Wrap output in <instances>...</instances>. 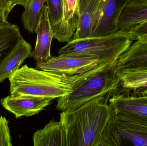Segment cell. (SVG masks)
<instances>
[{"label": "cell", "mask_w": 147, "mask_h": 146, "mask_svg": "<svg viewBox=\"0 0 147 146\" xmlns=\"http://www.w3.org/2000/svg\"><path fill=\"white\" fill-rule=\"evenodd\" d=\"M46 0H29L21 15L23 27L29 33L34 32L38 20Z\"/></svg>", "instance_id": "17"}, {"label": "cell", "mask_w": 147, "mask_h": 146, "mask_svg": "<svg viewBox=\"0 0 147 146\" xmlns=\"http://www.w3.org/2000/svg\"><path fill=\"white\" fill-rule=\"evenodd\" d=\"M49 20L53 32L58 28L63 18V0H46Z\"/></svg>", "instance_id": "19"}, {"label": "cell", "mask_w": 147, "mask_h": 146, "mask_svg": "<svg viewBox=\"0 0 147 146\" xmlns=\"http://www.w3.org/2000/svg\"><path fill=\"white\" fill-rule=\"evenodd\" d=\"M130 1L136 3H141L146 2L147 0H131Z\"/></svg>", "instance_id": "27"}, {"label": "cell", "mask_w": 147, "mask_h": 146, "mask_svg": "<svg viewBox=\"0 0 147 146\" xmlns=\"http://www.w3.org/2000/svg\"><path fill=\"white\" fill-rule=\"evenodd\" d=\"M77 75H65L25 65L9 79L12 95H27L53 99L72 91Z\"/></svg>", "instance_id": "3"}, {"label": "cell", "mask_w": 147, "mask_h": 146, "mask_svg": "<svg viewBox=\"0 0 147 146\" xmlns=\"http://www.w3.org/2000/svg\"><path fill=\"white\" fill-rule=\"evenodd\" d=\"M120 86L122 88L136 90L147 82V67L124 72L119 75Z\"/></svg>", "instance_id": "18"}, {"label": "cell", "mask_w": 147, "mask_h": 146, "mask_svg": "<svg viewBox=\"0 0 147 146\" xmlns=\"http://www.w3.org/2000/svg\"><path fill=\"white\" fill-rule=\"evenodd\" d=\"M147 67V43L139 40L132 43L117 60L115 69L118 74Z\"/></svg>", "instance_id": "12"}, {"label": "cell", "mask_w": 147, "mask_h": 146, "mask_svg": "<svg viewBox=\"0 0 147 146\" xmlns=\"http://www.w3.org/2000/svg\"><path fill=\"white\" fill-rule=\"evenodd\" d=\"M115 91L62 111L60 121L66 133L67 146H100L111 114L109 100Z\"/></svg>", "instance_id": "1"}, {"label": "cell", "mask_w": 147, "mask_h": 146, "mask_svg": "<svg viewBox=\"0 0 147 146\" xmlns=\"http://www.w3.org/2000/svg\"><path fill=\"white\" fill-rule=\"evenodd\" d=\"M145 87H147V82L142 85L141 86L140 88H145ZM139 89H140V88H139Z\"/></svg>", "instance_id": "28"}, {"label": "cell", "mask_w": 147, "mask_h": 146, "mask_svg": "<svg viewBox=\"0 0 147 146\" xmlns=\"http://www.w3.org/2000/svg\"><path fill=\"white\" fill-rule=\"evenodd\" d=\"M49 99L30 95H12L2 98L1 104L5 109L13 114L16 119L38 114L50 105Z\"/></svg>", "instance_id": "7"}, {"label": "cell", "mask_w": 147, "mask_h": 146, "mask_svg": "<svg viewBox=\"0 0 147 146\" xmlns=\"http://www.w3.org/2000/svg\"><path fill=\"white\" fill-rule=\"evenodd\" d=\"M130 89L118 87L109 100L111 108L117 112L130 114L147 120V103L130 95Z\"/></svg>", "instance_id": "10"}, {"label": "cell", "mask_w": 147, "mask_h": 146, "mask_svg": "<svg viewBox=\"0 0 147 146\" xmlns=\"http://www.w3.org/2000/svg\"><path fill=\"white\" fill-rule=\"evenodd\" d=\"M100 63L91 57L59 55L44 62L36 63V68L59 74L73 75L87 72Z\"/></svg>", "instance_id": "6"}, {"label": "cell", "mask_w": 147, "mask_h": 146, "mask_svg": "<svg viewBox=\"0 0 147 146\" xmlns=\"http://www.w3.org/2000/svg\"><path fill=\"white\" fill-rule=\"evenodd\" d=\"M116 62L99 63L87 72L77 74L72 91L57 99V109L61 111L75 109L92 99L115 91L121 81L116 71Z\"/></svg>", "instance_id": "2"}, {"label": "cell", "mask_w": 147, "mask_h": 146, "mask_svg": "<svg viewBox=\"0 0 147 146\" xmlns=\"http://www.w3.org/2000/svg\"><path fill=\"white\" fill-rule=\"evenodd\" d=\"M32 51L31 44L24 38L20 39L0 64V83L11 77L25 60L32 56Z\"/></svg>", "instance_id": "13"}, {"label": "cell", "mask_w": 147, "mask_h": 146, "mask_svg": "<svg viewBox=\"0 0 147 146\" xmlns=\"http://www.w3.org/2000/svg\"><path fill=\"white\" fill-rule=\"evenodd\" d=\"M34 146H67L66 133L60 121L51 120L34 134Z\"/></svg>", "instance_id": "14"}, {"label": "cell", "mask_w": 147, "mask_h": 146, "mask_svg": "<svg viewBox=\"0 0 147 146\" xmlns=\"http://www.w3.org/2000/svg\"><path fill=\"white\" fill-rule=\"evenodd\" d=\"M79 1L80 15L86 13L90 15L93 21L94 28L100 18L103 0H80Z\"/></svg>", "instance_id": "20"}, {"label": "cell", "mask_w": 147, "mask_h": 146, "mask_svg": "<svg viewBox=\"0 0 147 146\" xmlns=\"http://www.w3.org/2000/svg\"><path fill=\"white\" fill-rule=\"evenodd\" d=\"M130 1L103 0L100 18L91 37L110 35L117 31L119 17Z\"/></svg>", "instance_id": "8"}, {"label": "cell", "mask_w": 147, "mask_h": 146, "mask_svg": "<svg viewBox=\"0 0 147 146\" xmlns=\"http://www.w3.org/2000/svg\"><path fill=\"white\" fill-rule=\"evenodd\" d=\"M19 27L8 24L0 27V64L23 38Z\"/></svg>", "instance_id": "16"}, {"label": "cell", "mask_w": 147, "mask_h": 146, "mask_svg": "<svg viewBox=\"0 0 147 146\" xmlns=\"http://www.w3.org/2000/svg\"><path fill=\"white\" fill-rule=\"evenodd\" d=\"M34 32L37 34V39L32 57L36 63L44 62L51 57V45L54 34L49 20L46 5H45L40 15Z\"/></svg>", "instance_id": "9"}, {"label": "cell", "mask_w": 147, "mask_h": 146, "mask_svg": "<svg viewBox=\"0 0 147 146\" xmlns=\"http://www.w3.org/2000/svg\"><path fill=\"white\" fill-rule=\"evenodd\" d=\"M111 108L100 146H147V120Z\"/></svg>", "instance_id": "5"}, {"label": "cell", "mask_w": 147, "mask_h": 146, "mask_svg": "<svg viewBox=\"0 0 147 146\" xmlns=\"http://www.w3.org/2000/svg\"><path fill=\"white\" fill-rule=\"evenodd\" d=\"M147 20V2L136 3L130 1L123 10L118 22V30L127 31Z\"/></svg>", "instance_id": "15"}, {"label": "cell", "mask_w": 147, "mask_h": 146, "mask_svg": "<svg viewBox=\"0 0 147 146\" xmlns=\"http://www.w3.org/2000/svg\"><path fill=\"white\" fill-rule=\"evenodd\" d=\"M8 15L6 9L0 5V27L9 23L7 20Z\"/></svg>", "instance_id": "24"}, {"label": "cell", "mask_w": 147, "mask_h": 146, "mask_svg": "<svg viewBox=\"0 0 147 146\" xmlns=\"http://www.w3.org/2000/svg\"><path fill=\"white\" fill-rule=\"evenodd\" d=\"M133 41L127 31L119 30L110 35L72 39L59 49V55L91 57L100 63H114Z\"/></svg>", "instance_id": "4"}, {"label": "cell", "mask_w": 147, "mask_h": 146, "mask_svg": "<svg viewBox=\"0 0 147 146\" xmlns=\"http://www.w3.org/2000/svg\"><path fill=\"white\" fill-rule=\"evenodd\" d=\"M138 98L140 100H142L143 102L147 103V96H137Z\"/></svg>", "instance_id": "26"}, {"label": "cell", "mask_w": 147, "mask_h": 146, "mask_svg": "<svg viewBox=\"0 0 147 146\" xmlns=\"http://www.w3.org/2000/svg\"><path fill=\"white\" fill-rule=\"evenodd\" d=\"M127 31L133 41L136 40L139 36L147 34V20L136 25Z\"/></svg>", "instance_id": "22"}, {"label": "cell", "mask_w": 147, "mask_h": 146, "mask_svg": "<svg viewBox=\"0 0 147 146\" xmlns=\"http://www.w3.org/2000/svg\"><path fill=\"white\" fill-rule=\"evenodd\" d=\"M8 123L6 117L0 116V146L13 145Z\"/></svg>", "instance_id": "21"}, {"label": "cell", "mask_w": 147, "mask_h": 146, "mask_svg": "<svg viewBox=\"0 0 147 146\" xmlns=\"http://www.w3.org/2000/svg\"><path fill=\"white\" fill-rule=\"evenodd\" d=\"M29 0H0V5L6 9L8 13L12 11L13 9L17 6L21 5L26 8Z\"/></svg>", "instance_id": "23"}, {"label": "cell", "mask_w": 147, "mask_h": 146, "mask_svg": "<svg viewBox=\"0 0 147 146\" xmlns=\"http://www.w3.org/2000/svg\"><path fill=\"white\" fill-rule=\"evenodd\" d=\"M80 0H63V18L54 32V38L60 43H68L73 38L80 17Z\"/></svg>", "instance_id": "11"}, {"label": "cell", "mask_w": 147, "mask_h": 146, "mask_svg": "<svg viewBox=\"0 0 147 146\" xmlns=\"http://www.w3.org/2000/svg\"><path fill=\"white\" fill-rule=\"evenodd\" d=\"M136 40H139L142 43H147V34L139 36Z\"/></svg>", "instance_id": "25"}]
</instances>
